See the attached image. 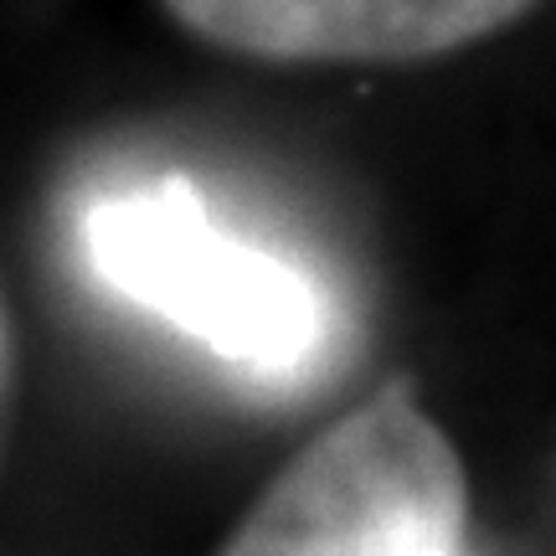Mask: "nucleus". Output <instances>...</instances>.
<instances>
[{
    "label": "nucleus",
    "mask_w": 556,
    "mask_h": 556,
    "mask_svg": "<svg viewBox=\"0 0 556 556\" xmlns=\"http://www.w3.org/2000/svg\"><path fill=\"white\" fill-rule=\"evenodd\" d=\"M5 361H11V340H5V304H0V392H5Z\"/></svg>",
    "instance_id": "nucleus-4"
},
{
    "label": "nucleus",
    "mask_w": 556,
    "mask_h": 556,
    "mask_svg": "<svg viewBox=\"0 0 556 556\" xmlns=\"http://www.w3.org/2000/svg\"><path fill=\"white\" fill-rule=\"evenodd\" d=\"M83 253L119 299L253 377H299L330 345L315 278L217 222L186 180L99 197L83 212Z\"/></svg>",
    "instance_id": "nucleus-1"
},
{
    "label": "nucleus",
    "mask_w": 556,
    "mask_h": 556,
    "mask_svg": "<svg viewBox=\"0 0 556 556\" xmlns=\"http://www.w3.org/2000/svg\"><path fill=\"white\" fill-rule=\"evenodd\" d=\"M464 531L454 443L392 381L304 443L217 556H464Z\"/></svg>",
    "instance_id": "nucleus-2"
},
{
    "label": "nucleus",
    "mask_w": 556,
    "mask_h": 556,
    "mask_svg": "<svg viewBox=\"0 0 556 556\" xmlns=\"http://www.w3.org/2000/svg\"><path fill=\"white\" fill-rule=\"evenodd\" d=\"M191 37L258 62H428L516 26L541 0H160Z\"/></svg>",
    "instance_id": "nucleus-3"
}]
</instances>
